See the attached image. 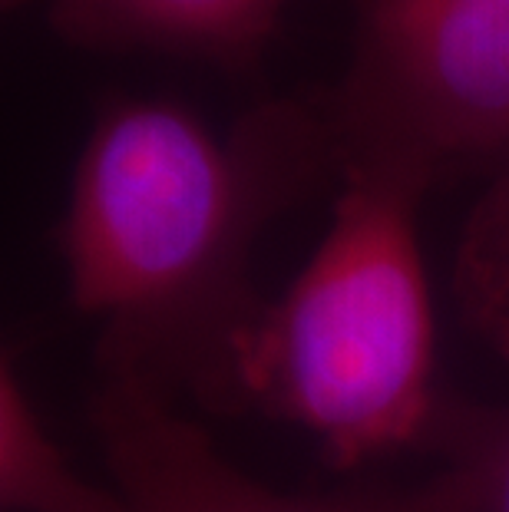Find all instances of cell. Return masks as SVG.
Returning a JSON list of instances; mask_svg holds the SVG:
<instances>
[{"instance_id": "obj_1", "label": "cell", "mask_w": 509, "mask_h": 512, "mask_svg": "<svg viewBox=\"0 0 509 512\" xmlns=\"http://www.w3.org/2000/svg\"><path fill=\"white\" fill-rule=\"evenodd\" d=\"M344 176L321 93L268 100L215 133L169 100L113 96L86 136L57 245L70 298L103 318L106 374L222 403L262 308L258 235Z\"/></svg>"}, {"instance_id": "obj_2", "label": "cell", "mask_w": 509, "mask_h": 512, "mask_svg": "<svg viewBox=\"0 0 509 512\" xmlns=\"http://www.w3.org/2000/svg\"><path fill=\"white\" fill-rule=\"evenodd\" d=\"M430 189L384 166L344 169L308 265L238 337L225 407L308 430L341 470L430 440L437 328L417 209Z\"/></svg>"}, {"instance_id": "obj_3", "label": "cell", "mask_w": 509, "mask_h": 512, "mask_svg": "<svg viewBox=\"0 0 509 512\" xmlns=\"http://www.w3.org/2000/svg\"><path fill=\"white\" fill-rule=\"evenodd\" d=\"M348 70L321 90L344 169L433 185L509 159V0H351Z\"/></svg>"}, {"instance_id": "obj_4", "label": "cell", "mask_w": 509, "mask_h": 512, "mask_svg": "<svg viewBox=\"0 0 509 512\" xmlns=\"http://www.w3.org/2000/svg\"><path fill=\"white\" fill-rule=\"evenodd\" d=\"M93 430L129 512H467L447 470L417 489L344 496L275 493L225 460L212 440L133 374H106Z\"/></svg>"}, {"instance_id": "obj_5", "label": "cell", "mask_w": 509, "mask_h": 512, "mask_svg": "<svg viewBox=\"0 0 509 512\" xmlns=\"http://www.w3.org/2000/svg\"><path fill=\"white\" fill-rule=\"evenodd\" d=\"M295 0H47L53 34L83 50H156L252 70Z\"/></svg>"}, {"instance_id": "obj_6", "label": "cell", "mask_w": 509, "mask_h": 512, "mask_svg": "<svg viewBox=\"0 0 509 512\" xmlns=\"http://www.w3.org/2000/svg\"><path fill=\"white\" fill-rule=\"evenodd\" d=\"M0 503L17 512H129L116 489L73 470L30 403L17 367H0Z\"/></svg>"}, {"instance_id": "obj_7", "label": "cell", "mask_w": 509, "mask_h": 512, "mask_svg": "<svg viewBox=\"0 0 509 512\" xmlns=\"http://www.w3.org/2000/svg\"><path fill=\"white\" fill-rule=\"evenodd\" d=\"M453 294L470 328L509 361V169L496 176L463 225Z\"/></svg>"}, {"instance_id": "obj_8", "label": "cell", "mask_w": 509, "mask_h": 512, "mask_svg": "<svg viewBox=\"0 0 509 512\" xmlns=\"http://www.w3.org/2000/svg\"><path fill=\"white\" fill-rule=\"evenodd\" d=\"M427 443L443 453L467 512H509V407L443 403Z\"/></svg>"}]
</instances>
